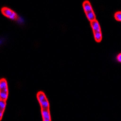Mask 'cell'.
<instances>
[{"label":"cell","mask_w":121,"mask_h":121,"mask_svg":"<svg viewBox=\"0 0 121 121\" xmlns=\"http://www.w3.org/2000/svg\"><path fill=\"white\" fill-rule=\"evenodd\" d=\"M90 24L93 32L95 40L97 43H100L102 39V35L99 22L97 21V19H96L95 21L91 22Z\"/></svg>","instance_id":"cell-1"},{"label":"cell","mask_w":121,"mask_h":121,"mask_svg":"<svg viewBox=\"0 0 121 121\" xmlns=\"http://www.w3.org/2000/svg\"><path fill=\"white\" fill-rule=\"evenodd\" d=\"M9 96V89L6 79L2 78L0 81V99L6 101Z\"/></svg>","instance_id":"cell-2"},{"label":"cell","mask_w":121,"mask_h":121,"mask_svg":"<svg viewBox=\"0 0 121 121\" xmlns=\"http://www.w3.org/2000/svg\"><path fill=\"white\" fill-rule=\"evenodd\" d=\"M36 96L41 109H49V102L44 92L39 91L37 93Z\"/></svg>","instance_id":"cell-3"},{"label":"cell","mask_w":121,"mask_h":121,"mask_svg":"<svg viewBox=\"0 0 121 121\" xmlns=\"http://www.w3.org/2000/svg\"><path fill=\"white\" fill-rule=\"evenodd\" d=\"M1 13L4 16L12 20H17L19 18L18 15L14 11L8 7H4L1 9Z\"/></svg>","instance_id":"cell-4"},{"label":"cell","mask_w":121,"mask_h":121,"mask_svg":"<svg viewBox=\"0 0 121 121\" xmlns=\"http://www.w3.org/2000/svg\"><path fill=\"white\" fill-rule=\"evenodd\" d=\"M41 114L43 121H52L49 109H41Z\"/></svg>","instance_id":"cell-5"},{"label":"cell","mask_w":121,"mask_h":121,"mask_svg":"<svg viewBox=\"0 0 121 121\" xmlns=\"http://www.w3.org/2000/svg\"><path fill=\"white\" fill-rule=\"evenodd\" d=\"M82 6L85 13H87L90 12L93 10L92 8V6H91V3L88 1H85L83 3Z\"/></svg>","instance_id":"cell-6"},{"label":"cell","mask_w":121,"mask_h":121,"mask_svg":"<svg viewBox=\"0 0 121 121\" xmlns=\"http://www.w3.org/2000/svg\"><path fill=\"white\" fill-rule=\"evenodd\" d=\"M6 101L3 100H0V119L1 120L3 118V113H4V110L6 108Z\"/></svg>","instance_id":"cell-7"},{"label":"cell","mask_w":121,"mask_h":121,"mask_svg":"<svg viewBox=\"0 0 121 121\" xmlns=\"http://www.w3.org/2000/svg\"><path fill=\"white\" fill-rule=\"evenodd\" d=\"M85 15H86V17H87V19L90 21V22L96 19V15H95V13L93 10L90 12L87 13H85Z\"/></svg>","instance_id":"cell-8"},{"label":"cell","mask_w":121,"mask_h":121,"mask_svg":"<svg viewBox=\"0 0 121 121\" xmlns=\"http://www.w3.org/2000/svg\"><path fill=\"white\" fill-rule=\"evenodd\" d=\"M114 17L116 21L121 22V11H118L116 12Z\"/></svg>","instance_id":"cell-9"},{"label":"cell","mask_w":121,"mask_h":121,"mask_svg":"<svg viewBox=\"0 0 121 121\" xmlns=\"http://www.w3.org/2000/svg\"><path fill=\"white\" fill-rule=\"evenodd\" d=\"M117 60L119 62H121V53H120L119 54H118V55L117 56Z\"/></svg>","instance_id":"cell-10"}]
</instances>
